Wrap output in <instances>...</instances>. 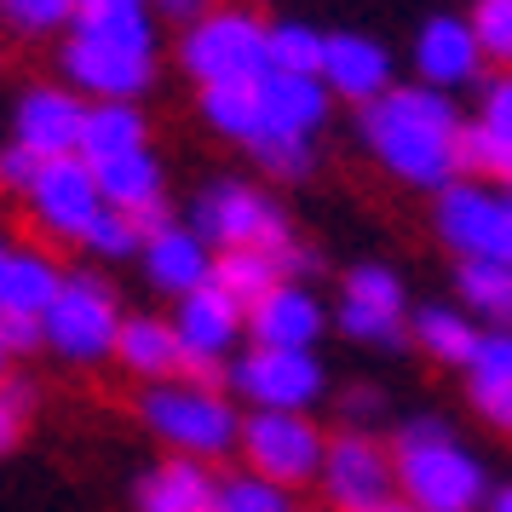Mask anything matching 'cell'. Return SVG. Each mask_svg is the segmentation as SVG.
<instances>
[{
  "mask_svg": "<svg viewBox=\"0 0 512 512\" xmlns=\"http://www.w3.org/2000/svg\"><path fill=\"white\" fill-rule=\"evenodd\" d=\"M139 415L173 455H190V461H208V455H225L231 443H242V420H236L231 397L208 392V386H190V380L150 386Z\"/></svg>",
  "mask_w": 512,
  "mask_h": 512,
  "instance_id": "cell-3",
  "label": "cell"
},
{
  "mask_svg": "<svg viewBox=\"0 0 512 512\" xmlns=\"http://www.w3.org/2000/svg\"><path fill=\"white\" fill-rule=\"evenodd\" d=\"M484 507H489V512H512V484H501V489L484 501Z\"/></svg>",
  "mask_w": 512,
  "mask_h": 512,
  "instance_id": "cell-47",
  "label": "cell"
},
{
  "mask_svg": "<svg viewBox=\"0 0 512 512\" xmlns=\"http://www.w3.org/2000/svg\"><path fill=\"white\" fill-rule=\"evenodd\" d=\"M144 150V116L133 104H93L87 110V127H81V162H116V156H133Z\"/></svg>",
  "mask_w": 512,
  "mask_h": 512,
  "instance_id": "cell-25",
  "label": "cell"
},
{
  "mask_svg": "<svg viewBox=\"0 0 512 512\" xmlns=\"http://www.w3.org/2000/svg\"><path fill=\"white\" fill-rule=\"evenodd\" d=\"M87 12H144V0H75V18Z\"/></svg>",
  "mask_w": 512,
  "mask_h": 512,
  "instance_id": "cell-46",
  "label": "cell"
},
{
  "mask_svg": "<svg viewBox=\"0 0 512 512\" xmlns=\"http://www.w3.org/2000/svg\"><path fill=\"white\" fill-rule=\"evenodd\" d=\"M248 334L265 351H311L323 334V305L305 282H282L248 311Z\"/></svg>",
  "mask_w": 512,
  "mask_h": 512,
  "instance_id": "cell-17",
  "label": "cell"
},
{
  "mask_svg": "<svg viewBox=\"0 0 512 512\" xmlns=\"http://www.w3.org/2000/svg\"><path fill=\"white\" fill-rule=\"evenodd\" d=\"M455 294L466 300V311L489 317L495 328H512V265L461 259V271H455Z\"/></svg>",
  "mask_w": 512,
  "mask_h": 512,
  "instance_id": "cell-28",
  "label": "cell"
},
{
  "mask_svg": "<svg viewBox=\"0 0 512 512\" xmlns=\"http://www.w3.org/2000/svg\"><path fill=\"white\" fill-rule=\"evenodd\" d=\"M219 512H294L288 507V489L259 478V472H236L219 478Z\"/></svg>",
  "mask_w": 512,
  "mask_h": 512,
  "instance_id": "cell-32",
  "label": "cell"
},
{
  "mask_svg": "<svg viewBox=\"0 0 512 512\" xmlns=\"http://www.w3.org/2000/svg\"><path fill=\"white\" fill-rule=\"evenodd\" d=\"M196 236L219 248V254H236V248H259V254H282L294 231H288V219L271 196H259L254 185H213L202 190V202H196Z\"/></svg>",
  "mask_w": 512,
  "mask_h": 512,
  "instance_id": "cell-6",
  "label": "cell"
},
{
  "mask_svg": "<svg viewBox=\"0 0 512 512\" xmlns=\"http://www.w3.org/2000/svg\"><path fill=\"white\" fill-rule=\"evenodd\" d=\"M242 328H248V311L219 282H202L196 294H185L179 317H173V334H179L185 357H202V363H225V351L242 340Z\"/></svg>",
  "mask_w": 512,
  "mask_h": 512,
  "instance_id": "cell-14",
  "label": "cell"
},
{
  "mask_svg": "<svg viewBox=\"0 0 512 512\" xmlns=\"http://www.w3.org/2000/svg\"><path fill=\"white\" fill-rule=\"evenodd\" d=\"M156 6H162L173 24H190V29H196V24L213 12V0H156Z\"/></svg>",
  "mask_w": 512,
  "mask_h": 512,
  "instance_id": "cell-45",
  "label": "cell"
},
{
  "mask_svg": "<svg viewBox=\"0 0 512 512\" xmlns=\"http://www.w3.org/2000/svg\"><path fill=\"white\" fill-rule=\"evenodd\" d=\"M35 173H41V156H29L24 144H12V150H0V185L6 190H24L35 185Z\"/></svg>",
  "mask_w": 512,
  "mask_h": 512,
  "instance_id": "cell-43",
  "label": "cell"
},
{
  "mask_svg": "<svg viewBox=\"0 0 512 512\" xmlns=\"http://www.w3.org/2000/svg\"><path fill=\"white\" fill-rule=\"evenodd\" d=\"M0 340L12 357H29V351L47 346V323L41 317H24V311H0Z\"/></svg>",
  "mask_w": 512,
  "mask_h": 512,
  "instance_id": "cell-41",
  "label": "cell"
},
{
  "mask_svg": "<svg viewBox=\"0 0 512 512\" xmlns=\"http://www.w3.org/2000/svg\"><path fill=\"white\" fill-rule=\"evenodd\" d=\"M323 41L311 24H271L265 35V70L277 75H323Z\"/></svg>",
  "mask_w": 512,
  "mask_h": 512,
  "instance_id": "cell-30",
  "label": "cell"
},
{
  "mask_svg": "<svg viewBox=\"0 0 512 512\" xmlns=\"http://www.w3.org/2000/svg\"><path fill=\"white\" fill-rule=\"evenodd\" d=\"M242 455H248V472L271 478V484L294 489L311 484L323 472L328 438L311 426V415H288V409H254L242 420Z\"/></svg>",
  "mask_w": 512,
  "mask_h": 512,
  "instance_id": "cell-7",
  "label": "cell"
},
{
  "mask_svg": "<svg viewBox=\"0 0 512 512\" xmlns=\"http://www.w3.org/2000/svg\"><path fill=\"white\" fill-rule=\"evenodd\" d=\"M466 369L478 386H512V328H489Z\"/></svg>",
  "mask_w": 512,
  "mask_h": 512,
  "instance_id": "cell-37",
  "label": "cell"
},
{
  "mask_svg": "<svg viewBox=\"0 0 512 512\" xmlns=\"http://www.w3.org/2000/svg\"><path fill=\"white\" fill-rule=\"evenodd\" d=\"M24 420H29V386L0 380V455H12L24 443Z\"/></svg>",
  "mask_w": 512,
  "mask_h": 512,
  "instance_id": "cell-39",
  "label": "cell"
},
{
  "mask_svg": "<svg viewBox=\"0 0 512 512\" xmlns=\"http://www.w3.org/2000/svg\"><path fill=\"white\" fill-rule=\"evenodd\" d=\"M0 6L18 29H58L64 18H75V0H0Z\"/></svg>",
  "mask_w": 512,
  "mask_h": 512,
  "instance_id": "cell-40",
  "label": "cell"
},
{
  "mask_svg": "<svg viewBox=\"0 0 512 512\" xmlns=\"http://www.w3.org/2000/svg\"><path fill=\"white\" fill-rule=\"evenodd\" d=\"M139 512H219V478L208 461L167 455L156 472L139 478Z\"/></svg>",
  "mask_w": 512,
  "mask_h": 512,
  "instance_id": "cell-21",
  "label": "cell"
},
{
  "mask_svg": "<svg viewBox=\"0 0 512 512\" xmlns=\"http://www.w3.org/2000/svg\"><path fill=\"white\" fill-rule=\"evenodd\" d=\"M374 512H420V507H409V501H403V495H392V501H386V507H374Z\"/></svg>",
  "mask_w": 512,
  "mask_h": 512,
  "instance_id": "cell-48",
  "label": "cell"
},
{
  "mask_svg": "<svg viewBox=\"0 0 512 512\" xmlns=\"http://www.w3.org/2000/svg\"><path fill=\"white\" fill-rule=\"evenodd\" d=\"M415 346L432 357V363H455V369H466L472 363V351H478V328L466 323V311H449V305H426L415 317Z\"/></svg>",
  "mask_w": 512,
  "mask_h": 512,
  "instance_id": "cell-26",
  "label": "cell"
},
{
  "mask_svg": "<svg viewBox=\"0 0 512 512\" xmlns=\"http://www.w3.org/2000/svg\"><path fill=\"white\" fill-rule=\"evenodd\" d=\"M75 35L81 41H98V47L150 52L156 58V29H150L144 12H87V18H75Z\"/></svg>",
  "mask_w": 512,
  "mask_h": 512,
  "instance_id": "cell-31",
  "label": "cell"
},
{
  "mask_svg": "<svg viewBox=\"0 0 512 512\" xmlns=\"http://www.w3.org/2000/svg\"><path fill=\"white\" fill-rule=\"evenodd\" d=\"M144 271H150V282L162 294L185 300L202 282H213V248L196 231H185V225H167V231H156L144 242Z\"/></svg>",
  "mask_w": 512,
  "mask_h": 512,
  "instance_id": "cell-20",
  "label": "cell"
},
{
  "mask_svg": "<svg viewBox=\"0 0 512 512\" xmlns=\"http://www.w3.org/2000/svg\"><path fill=\"white\" fill-rule=\"evenodd\" d=\"M248 150H254L259 167L277 173V179H300V173H311V139H254Z\"/></svg>",
  "mask_w": 512,
  "mask_h": 512,
  "instance_id": "cell-38",
  "label": "cell"
},
{
  "mask_svg": "<svg viewBox=\"0 0 512 512\" xmlns=\"http://www.w3.org/2000/svg\"><path fill=\"white\" fill-rule=\"evenodd\" d=\"M81 127H87V104L58 87H35L18 104V144L41 162L58 156H81Z\"/></svg>",
  "mask_w": 512,
  "mask_h": 512,
  "instance_id": "cell-16",
  "label": "cell"
},
{
  "mask_svg": "<svg viewBox=\"0 0 512 512\" xmlns=\"http://www.w3.org/2000/svg\"><path fill=\"white\" fill-rule=\"evenodd\" d=\"M340 328H346L357 346H380V351L403 346V311H374V305L340 300Z\"/></svg>",
  "mask_w": 512,
  "mask_h": 512,
  "instance_id": "cell-33",
  "label": "cell"
},
{
  "mask_svg": "<svg viewBox=\"0 0 512 512\" xmlns=\"http://www.w3.org/2000/svg\"><path fill=\"white\" fill-rule=\"evenodd\" d=\"M64 70L81 93H98V104H133V98L150 87L156 75V58L150 52H121V47H98V41H81L75 35L64 47Z\"/></svg>",
  "mask_w": 512,
  "mask_h": 512,
  "instance_id": "cell-12",
  "label": "cell"
},
{
  "mask_svg": "<svg viewBox=\"0 0 512 512\" xmlns=\"http://www.w3.org/2000/svg\"><path fill=\"white\" fill-rule=\"evenodd\" d=\"M64 288V271L47 254L29 248H0V311H24V317H47L52 300Z\"/></svg>",
  "mask_w": 512,
  "mask_h": 512,
  "instance_id": "cell-23",
  "label": "cell"
},
{
  "mask_svg": "<svg viewBox=\"0 0 512 512\" xmlns=\"http://www.w3.org/2000/svg\"><path fill=\"white\" fill-rule=\"evenodd\" d=\"M47 323V346L70 363H98V357H116V334H121V305H116V288L93 271H75L64 277L52 311L41 317Z\"/></svg>",
  "mask_w": 512,
  "mask_h": 512,
  "instance_id": "cell-4",
  "label": "cell"
},
{
  "mask_svg": "<svg viewBox=\"0 0 512 512\" xmlns=\"http://www.w3.org/2000/svg\"><path fill=\"white\" fill-rule=\"evenodd\" d=\"M29 208H35V219H41L52 236H75V242H81V236L93 231V219L104 213L93 167L81 162V156L41 162L35 185H29Z\"/></svg>",
  "mask_w": 512,
  "mask_h": 512,
  "instance_id": "cell-11",
  "label": "cell"
},
{
  "mask_svg": "<svg viewBox=\"0 0 512 512\" xmlns=\"http://www.w3.org/2000/svg\"><path fill=\"white\" fill-rule=\"evenodd\" d=\"M323 87L369 110L374 98L392 93V58L369 35H328L323 41Z\"/></svg>",
  "mask_w": 512,
  "mask_h": 512,
  "instance_id": "cell-19",
  "label": "cell"
},
{
  "mask_svg": "<svg viewBox=\"0 0 512 512\" xmlns=\"http://www.w3.org/2000/svg\"><path fill=\"white\" fill-rule=\"evenodd\" d=\"M438 236L461 259L512 265V190L455 179L449 190H438Z\"/></svg>",
  "mask_w": 512,
  "mask_h": 512,
  "instance_id": "cell-8",
  "label": "cell"
},
{
  "mask_svg": "<svg viewBox=\"0 0 512 512\" xmlns=\"http://www.w3.org/2000/svg\"><path fill=\"white\" fill-rule=\"evenodd\" d=\"M6 363H12V351H6V340H0V380H6Z\"/></svg>",
  "mask_w": 512,
  "mask_h": 512,
  "instance_id": "cell-49",
  "label": "cell"
},
{
  "mask_svg": "<svg viewBox=\"0 0 512 512\" xmlns=\"http://www.w3.org/2000/svg\"><path fill=\"white\" fill-rule=\"evenodd\" d=\"M231 386L254 409H288V415H305L317 397H323V363L311 351H265L254 346L248 357L231 363Z\"/></svg>",
  "mask_w": 512,
  "mask_h": 512,
  "instance_id": "cell-10",
  "label": "cell"
},
{
  "mask_svg": "<svg viewBox=\"0 0 512 512\" xmlns=\"http://www.w3.org/2000/svg\"><path fill=\"white\" fill-rule=\"evenodd\" d=\"M317 484L340 512H374L397 495V472H392V455L369 432H340V438H328Z\"/></svg>",
  "mask_w": 512,
  "mask_h": 512,
  "instance_id": "cell-9",
  "label": "cell"
},
{
  "mask_svg": "<svg viewBox=\"0 0 512 512\" xmlns=\"http://www.w3.org/2000/svg\"><path fill=\"white\" fill-rule=\"evenodd\" d=\"M93 179H98L104 208L127 213V219L162 208V167H156V156H150V150H133V156H116V162H98Z\"/></svg>",
  "mask_w": 512,
  "mask_h": 512,
  "instance_id": "cell-24",
  "label": "cell"
},
{
  "mask_svg": "<svg viewBox=\"0 0 512 512\" xmlns=\"http://www.w3.org/2000/svg\"><path fill=\"white\" fill-rule=\"evenodd\" d=\"M397 495L420 512H478L489 501V472L443 420H409L392 443Z\"/></svg>",
  "mask_w": 512,
  "mask_h": 512,
  "instance_id": "cell-2",
  "label": "cell"
},
{
  "mask_svg": "<svg viewBox=\"0 0 512 512\" xmlns=\"http://www.w3.org/2000/svg\"><path fill=\"white\" fill-rule=\"evenodd\" d=\"M340 409H346V432H363V420L380 415V392H374V386H351Z\"/></svg>",
  "mask_w": 512,
  "mask_h": 512,
  "instance_id": "cell-44",
  "label": "cell"
},
{
  "mask_svg": "<svg viewBox=\"0 0 512 512\" xmlns=\"http://www.w3.org/2000/svg\"><path fill=\"white\" fill-rule=\"evenodd\" d=\"M328 116L323 75H259V139H311Z\"/></svg>",
  "mask_w": 512,
  "mask_h": 512,
  "instance_id": "cell-15",
  "label": "cell"
},
{
  "mask_svg": "<svg viewBox=\"0 0 512 512\" xmlns=\"http://www.w3.org/2000/svg\"><path fill=\"white\" fill-rule=\"evenodd\" d=\"M461 133L455 98L438 87H392L363 110V139L403 185L449 190L461 179Z\"/></svg>",
  "mask_w": 512,
  "mask_h": 512,
  "instance_id": "cell-1",
  "label": "cell"
},
{
  "mask_svg": "<svg viewBox=\"0 0 512 512\" xmlns=\"http://www.w3.org/2000/svg\"><path fill=\"white\" fill-rule=\"evenodd\" d=\"M346 300L374 305V311H403V282L386 265H357V271H346Z\"/></svg>",
  "mask_w": 512,
  "mask_h": 512,
  "instance_id": "cell-35",
  "label": "cell"
},
{
  "mask_svg": "<svg viewBox=\"0 0 512 512\" xmlns=\"http://www.w3.org/2000/svg\"><path fill=\"white\" fill-rule=\"evenodd\" d=\"M265 35L271 29L259 24L254 12L242 6H213L196 29H185V70L202 81V87H225V81H259L265 75Z\"/></svg>",
  "mask_w": 512,
  "mask_h": 512,
  "instance_id": "cell-5",
  "label": "cell"
},
{
  "mask_svg": "<svg viewBox=\"0 0 512 512\" xmlns=\"http://www.w3.org/2000/svg\"><path fill=\"white\" fill-rule=\"evenodd\" d=\"M213 282L231 294L242 311H254L271 288H282V265L277 254H259V248H236V254H219L213 259Z\"/></svg>",
  "mask_w": 512,
  "mask_h": 512,
  "instance_id": "cell-27",
  "label": "cell"
},
{
  "mask_svg": "<svg viewBox=\"0 0 512 512\" xmlns=\"http://www.w3.org/2000/svg\"><path fill=\"white\" fill-rule=\"evenodd\" d=\"M415 70H420V87H466V81H478L484 70V47H478V35L466 18L455 12H438V18H426L415 35Z\"/></svg>",
  "mask_w": 512,
  "mask_h": 512,
  "instance_id": "cell-13",
  "label": "cell"
},
{
  "mask_svg": "<svg viewBox=\"0 0 512 512\" xmlns=\"http://www.w3.org/2000/svg\"><path fill=\"white\" fill-rule=\"evenodd\" d=\"M466 24H472V35H478L484 58L512 64V0H478Z\"/></svg>",
  "mask_w": 512,
  "mask_h": 512,
  "instance_id": "cell-34",
  "label": "cell"
},
{
  "mask_svg": "<svg viewBox=\"0 0 512 512\" xmlns=\"http://www.w3.org/2000/svg\"><path fill=\"white\" fill-rule=\"evenodd\" d=\"M116 363L127 374L150 380V386H162V380H179L185 346H179L173 323H162V317H127L116 334Z\"/></svg>",
  "mask_w": 512,
  "mask_h": 512,
  "instance_id": "cell-22",
  "label": "cell"
},
{
  "mask_svg": "<svg viewBox=\"0 0 512 512\" xmlns=\"http://www.w3.org/2000/svg\"><path fill=\"white\" fill-rule=\"evenodd\" d=\"M461 173H489L501 190H512V75L484 87V110L461 133Z\"/></svg>",
  "mask_w": 512,
  "mask_h": 512,
  "instance_id": "cell-18",
  "label": "cell"
},
{
  "mask_svg": "<svg viewBox=\"0 0 512 512\" xmlns=\"http://www.w3.org/2000/svg\"><path fill=\"white\" fill-rule=\"evenodd\" d=\"M93 254H104V259H127V254H144V236H139V225L127 219V213H116V208H104L93 219V231L81 236Z\"/></svg>",
  "mask_w": 512,
  "mask_h": 512,
  "instance_id": "cell-36",
  "label": "cell"
},
{
  "mask_svg": "<svg viewBox=\"0 0 512 512\" xmlns=\"http://www.w3.org/2000/svg\"><path fill=\"white\" fill-rule=\"evenodd\" d=\"M472 409H478L495 432H512V386H478V380H472Z\"/></svg>",
  "mask_w": 512,
  "mask_h": 512,
  "instance_id": "cell-42",
  "label": "cell"
},
{
  "mask_svg": "<svg viewBox=\"0 0 512 512\" xmlns=\"http://www.w3.org/2000/svg\"><path fill=\"white\" fill-rule=\"evenodd\" d=\"M202 116L225 133V139L254 144L259 139V81H225V87H202Z\"/></svg>",
  "mask_w": 512,
  "mask_h": 512,
  "instance_id": "cell-29",
  "label": "cell"
}]
</instances>
